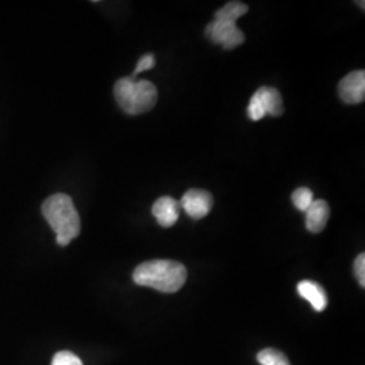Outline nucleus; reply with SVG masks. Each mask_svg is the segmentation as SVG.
<instances>
[{"label":"nucleus","instance_id":"1","mask_svg":"<svg viewBox=\"0 0 365 365\" xmlns=\"http://www.w3.org/2000/svg\"><path fill=\"white\" fill-rule=\"evenodd\" d=\"M42 215L56 233L60 247H66L80 235L81 223L72 197L66 194L49 196L42 205Z\"/></svg>","mask_w":365,"mask_h":365},{"label":"nucleus","instance_id":"2","mask_svg":"<svg viewBox=\"0 0 365 365\" xmlns=\"http://www.w3.org/2000/svg\"><path fill=\"white\" fill-rule=\"evenodd\" d=\"M133 280L138 286L155 288L161 292H178L187 280V269L182 262L172 260H152L140 264Z\"/></svg>","mask_w":365,"mask_h":365},{"label":"nucleus","instance_id":"3","mask_svg":"<svg viewBox=\"0 0 365 365\" xmlns=\"http://www.w3.org/2000/svg\"><path fill=\"white\" fill-rule=\"evenodd\" d=\"M118 106L129 115L144 114L157 103L156 86L149 80L135 78H119L114 86Z\"/></svg>","mask_w":365,"mask_h":365},{"label":"nucleus","instance_id":"4","mask_svg":"<svg viewBox=\"0 0 365 365\" xmlns=\"http://www.w3.org/2000/svg\"><path fill=\"white\" fill-rule=\"evenodd\" d=\"M284 111L280 92L272 87H261L250 98L248 117L252 120H260L265 115L279 117Z\"/></svg>","mask_w":365,"mask_h":365},{"label":"nucleus","instance_id":"5","mask_svg":"<svg viewBox=\"0 0 365 365\" xmlns=\"http://www.w3.org/2000/svg\"><path fill=\"white\" fill-rule=\"evenodd\" d=\"M206 34L214 43L222 45V48L226 51L235 49L245 41V34L237 27L235 21L218 16H215L214 21L207 25Z\"/></svg>","mask_w":365,"mask_h":365},{"label":"nucleus","instance_id":"6","mask_svg":"<svg viewBox=\"0 0 365 365\" xmlns=\"http://www.w3.org/2000/svg\"><path fill=\"white\" fill-rule=\"evenodd\" d=\"M214 199L212 195L205 190H190L182 195V200L179 202L180 209L187 212L188 217L192 220H202L209 215L212 209Z\"/></svg>","mask_w":365,"mask_h":365},{"label":"nucleus","instance_id":"7","mask_svg":"<svg viewBox=\"0 0 365 365\" xmlns=\"http://www.w3.org/2000/svg\"><path fill=\"white\" fill-rule=\"evenodd\" d=\"M339 98L346 105H359L365 99V72L354 71L339 81Z\"/></svg>","mask_w":365,"mask_h":365},{"label":"nucleus","instance_id":"8","mask_svg":"<svg viewBox=\"0 0 365 365\" xmlns=\"http://www.w3.org/2000/svg\"><path fill=\"white\" fill-rule=\"evenodd\" d=\"M152 214L156 218L160 226L170 227L173 226L180 214V205L170 196H163L157 199L152 207Z\"/></svg>","mask_w":365,"mask_h":365},{"label":"nucleus","instance_id":"9","mask_svg":"<svg viewBox=\"0 0 365 365\" xmlns=\"http://www.w3.org/2000/svg\"><path fill=\"white\" fill-rule=\"evenodd\" d=\"M330 207L324 199H317L306 211V229L310 233H321L327 227Z\"/></svg>","mask_w":365,"mask_h":365},{"label":"nucleus","instance_id":"10","mask_svg":"<svg viewBox=\"0 0 365 365\" xmlns=\"http://www.w3.org/2000/svg\"><path fill=\"white\" fill-rule=\"evenodd\" d=\"M298 294L303 299L310 302L315 312H324L327 306V295L325 289L312 280H303L298 284Z\"/></svg>","mask_w":365,"mask_h":365},{"label":"nucleus","instance_id":"11","mask_svg":"<svg viewBox=\"0 0 365 365\" xmlns=\"http://www.w3.org/2000/svg\"><path fill=\"white\" fill-rule=\"evenodd\" d=\"M248 6L245 3L241 1H229L226 3L222 9H220L215 16L218 18H225V19H230L237 22V19H240L242 15L248 13Z\"/></svg>","mask_w":365,"mask_h":365},{"label":"nucleus","instance_id":"12","mask_svg":"<svg viewBox=\"0 0 365 365\" xmlns=\"http://www.w3.org/2000/svg\"><path fill=\"white\" fill-rule=\"evenodd\" d=\"M257 361L261 365H291L288 361L287 357L284 353L274 349V348H268L264 349L257 354Z\"/></svg>","mask_w":365,"mask_h":365},{"label":"nucleus","instance_id":"13","mask_svg":"<svg viewBox=\"0 0 365 365\" xmlns=\"http://www.w3.org/2000/svg\"><path fill=\"white\" fill-rule=\"evenodd\" d=\"M291 199H292L294 206L299 210V211H303V212H306L307 209L312 206L314 200H315L313 191L310 188H306V187H300L298 190H295L292 192Z\"/></svg>","mask_w":365,"mask_h":365},{"label":"nucleus","instance_id":"14","mask_svg":"<svg viewBox=\"0 0 365 365\" xmlns=\"http://www.w3.org/2000/svg\"><path fill=\"white\" fill-rule=\"evenodd\" d=\"M52 365H83V363L75 353L63 351L53 357Z\"/></svg>","mask_w":365,"mask_h":365},{"label":"nucleus","instance_id":"15","mask_svg":"<svg viewBox=\"0 0 365 365\" xmlns=\"http://www.w3.org/2000/svg\"><path fill=\"white\" fill-rule=\"evenodd\" d=\"M156 66V58H155V56L153 54H145L141 58H140V61H138V64L135 66V71H134V73H133V78H135L138 73H141V72H145V71H149V69H152V68H155Z\"/></svg>","mask_w":365,"mask_h":365},{"label":"nucleus","instance_id":"16","mask_svg":"<svg viewBox=\"0 0 365 365\" xmlns=\"http://www.w3.org/2000/svg\"><path fill=\"white\" fill-rule=\"evenodd\" d=\"M353 269H354V276H356V279H357V282H359V284L361 286V287H364L365 286V256L364 253H361V255H359L357 257H356V260H354V267H353Z\"/></svg>","mask_w":365,"mask_h":365}]
</instances>
